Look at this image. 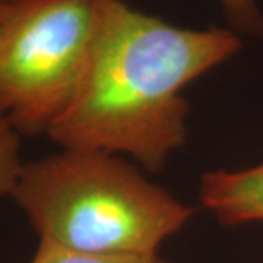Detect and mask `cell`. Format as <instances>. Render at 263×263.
Wrapping results in <instances>:
<instances>
[{
    "instance_id": "8992f818",
    "label": "cell",
    "mask_w": 263,
    "mask_h": 263,
    "mask_svg": "<svg viewBox=\"0 0 263 263\" xmlns=\"http://www.w3.org/2000/svg\"><path fill=\"white\" fill-rule=\"evenodd\" d=\"M21 138L22 135L0 117V200L12 197L25 165L21 158Z\"/></svg>"
},
{
    "instance_id": "6da1fadb",
    "label": "cell",
    "mask_w": 263,
    "mask_h": 263,
    "mask_svg": "<svg viewBox=\"0 0 263 263\" xmlns=\"http://www.w3.org/2000/svg\"><path fill=\"white\" fill-rule=\"evenodd\" d=\"M94 2L84 76L47 135L60 148L126 155L158 171L187 138L181 91L235 56L241 41L219 27H174L124 0Z\"/></svg>"
},
{
    "instance_id": "52a82bcc",
    "label": "cell",
    "mask_w": 263,
    "mask_h": 263,
    "mask_svg": "<svg viewBox=\"0 0 263 263\" xmlns=\"http://www.w3.org/2000/svg\"><path fill=\"white\" fill-rule=\"evenodd\" d=\"M228 22L238 32L252 37H263V13L256 0H218Z\"/></svg>"
},
{
    "instance_id": "3957f363",
    "label": "cell",
    "mask_w": 263,
    "mask_h": 263,
    "mask_svg": "<svg viewBox=\"0 0 263 263\" xmlns=\"http://www.w3.org/2000/svg\"><path fill=\"white\" fill-rule=\"evenodd\" d=\"M94 27V0H6L0 21V117L21 135H47L72 103Z\"/></svg>"
},
{
    "instance_id": "ba28073f",
    "label": "cell",
    "mask_w": 263,
    "mask_h": 263,
    "mask_svg": "<svg viewBox=\"0 0 263 263\" xmlns=\"http://www.w3.org/2000/svg\"><path fill=\"white\" fill-rule=\"evenodd\" d=\"M5 6H6V0H0V21L3 16V12H5Z\"/></svg>"
},
{
    "instance_id": "5b68a950",
    "label": "cell",
    "mask_w": 263,
    "mask_h": 263,
    "mask_svg": "<svg viewBox=\"0 0 263 263\" xmlns=\"http://www.w3.org/2000/svg\"><path fill=\"white\" fill-rule=\"evenodd\" d=\"M29 263H171L160 254H100L67 250L40 240Z\"/></svg>"
},
{
    "instance_id": "277c9868",
    "label": "cell",
    "mask_w": 263,
    "mask_h": 263,
    "mask_svg": "<svg viewBox=\"0 0 263 263\" xmlns=\"http://www.w3.org/2000/svg\"><path fill=\"white\" fill-rule=\"evenodd\" d=\"M199 200L222 226L263 222V164L203 174Z\"/></svg>"
},
{
    "instance_id": "7a4b0ae2",
    "label": "cell",
    "mask_w": 263,
    "mask_h": 263,
    "mask_svg": "<svg viewBox=\"0 0 263 263\" xmlns=\"http://www.w3.org/2000/svg\"><path fill=\"white\" fill-rule=\"evenodd\" d=\"M12 199L40 240L81 253L158 254L193 215L139 167L104 151L25 162Z\"/></svg>"
}]
</instances>
